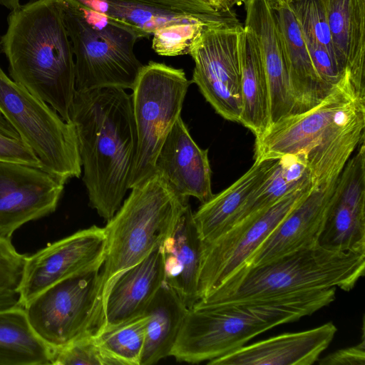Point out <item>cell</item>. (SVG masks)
Here are the masks:
<instances>
[{
    "mask_svg": "<svg viewBox=\"0 0 365 365\" xmlns=\"http://www.w3.org/2000/svg\"><path fill=\"white\" fill-rule=\"evenodd\" d=\"M163 283L164 259L159 246L114 282L105 301L101 330L144 314Z\"/></svg>",
    "mask_w": 365,
    "mask_h": 365,
    "instance_id": "cell-22",
    "label": "cell"
},
{
    "mask_svg": "<svg viewBox=\"0 0 365 365\" xmlns=\"http://www.w3.org/2000/svg\"><path fill=\"white\" fill-rule=\"evenodd\" d=\"M1 37L11 78L66 122L76 93L74 57L63 0H31L11 11Z\"/></svg>",
    "mask_w": 365,
    "mask_h": 365,
    "instance_id": "cell-2",
    "label": "cell"
},
{
    "mask_svg": "<svg viewBox=\"0 0 365 365\" xmlns=\"http://www.w3.org/2000/svg\"><path fill=\"white\" fill-rule=\"evenodd\" d=\"M211 7L225 14L235 13L232 10L236 5H241L246 0H202Z\"/></svg>",
    "mask_w": 365,
    "mask_h": 365,
    "instance_id": "cell-37",
    "label": "cell"
},
{
    "mask_svg": "<svg viewBox=\"0 0 365 365\" xmlns=\"http://www.w3.org/2000/svg\"><path fill=\"white\" fill-rule=\"evenodd\" d=\"M339 68L365 97V0H324Z\"/></svg>",
    "mask_w": 365,
    "mask_h": 365,
    "instance_id": "cell-23",
    "label": "cell"
},
{
    "mask_svg": "<svg viewBox=\"0 0 365 365\" xmlns=\"http://www.w3.org/2000/svg\"><path fill=\"white\" fill-rule=\"evenodd\" d=\"M312 180L269 207L237 222L210 243H203L198 279L199 300L207 297L238 270L279 223L309 192Z\"/></svg>",
    "mask_w": 365,
    "mask_h": 365,
    "instance_id": "cell-10",
    "label": "cell"
},
{
    "mask_svg": "<svg viewBox=\"0 0 365 365\" xmlns=\"http://www.w3.org/2000/svg\"><path fill=\"white\" fill-rule=\"evenodd\" d=\"M335 297L336 287H331L271 298L195 304L185 315L170 356L180 362H208L273 327L314 314Z\"/></svg>",
    "mask_w": 365,
    "mask_h": 365,
    "instance_id": "cell-3",
    "label": "cell"
},
{
    "mask_svg": "<svg viewBox=\"0 0 365 365\" xmlns=\"http://www.w3.org/2000/svg\"><path fill=\"white\" fill-rule=\"evenodd\" d=\"M245 25L257 41L267 79L270 125L291 115L294 107L285 53L269 0H246Z\"/></svg>",
    "mask_w": 365,
    "mask_h": 365,
    "instance_id": "cell-19",
    "label": "cell"
},
{
    "mask_svg": "<svg viewBox=\"0 0 365 365\" xmlns=\"http://www.w3.org/2000/svg\"><path fill=\"white\" fill-rule=\"evenodd\" d=\"M0 4L12 11L21 4L19 0H0Z\"/></svg>",
    "mask_w": 365,
    "mask_h": 365,
    "instance_id": "cell-39",
    "label": "cell"
},
{
    "mask_svg": "<svg viewBox=\"0 0 365 365\" xmlns=\"http://www.w3.org/2000/svg\"><path fill=\"white\" fill-rule=\"evenodd\" d=\"M0 133L14 138H21L16 129L0 112Z\"/></svg>",
    "mask_w": 365,
    "mask_h": 365,
    "instance_id": "cell-38",
    "label": "cell"
},
{
    "mask_svg": "<svg viewBox=\"0 0 365 365\" xmlns=\"http://www.w3.org/2000/svg\"><path fill=\"white\" fill-rule=\"evenodd\" d=\"M188 309L163 283L145 312L148 320L140 365L154 364L170 356Z\"/></svg>",
    "mask_w": 365,
    "mask_h": 365,
    "instance_id": "cell-26",
    "label": "cell"
},
{
    "mask_svg": "<svg viewBox=\"0 0 365 365\" xmlns=\"http://www.w3.org/2000/svg\"><path fill=\"white\" fill-rule=\"evenodd\" d=\"M208 26L215 25L195 19L171 23L153 33L152 48L156 53L163 56L189 54Z\"/></svg>",
    "mask_w": 365,
    "mask_h": 365,
    "instance_id": "cell-31",
    "label": "cell"
},
{
    "mask_svg": "<svg viewBox=\"0 0 365 365\" xmlns=\"http://www.w3.org/2000/svg\"><path fill=\"white\" fill-rule=\"evenodd\" d=\"M75 1L96 11L128 24L140 31L143 38L149 37L156 30L171 23L186 19H195L192 16L163 13L140 5L109 0Z\"/></svg>",
    "mask_w": 365,
    "mask_h": 365,
    "instance_id": "cell-30",
    "label": "cell"
},
{
    "mask_svg": "<svg viewBox=\"0 0 365 365\" xmlns=\"http://www.w3.org/2000/svg\"><path fill=\"white\" fill-rule=\"evenodd\" d=\"M148 316L146 313L101 330L95 338L117 365H140Z\"/></svg>",
    "mask_w": 365,
    "mask_h": 365,
    "instance_id": "cell-29",
    "label": "cell"
},
{
    "mask_svg": "<svg viewBox=\"0 0 365 365\" xmlns=\"http://www.w3.org/2000/svg\"><path fill=\"white\" fill-rule=\"evenodd\" d=\"M362 106H365V97L344 77L317 106L282 118L255 138V161L277 160L284 155L309 150Z\"/></svg>",
    "mask_w": 365,
    "mask_h": 365,
    "instance_id": "cell-12",
    "label": "cell"
},
{
    "mask_svg": "<svg viewBox=\"0 0 365 365\" xmlns=\"http://www.w3.org/2000/svg\"><path fill=\"white\" fill-rule=\"evenodd\" d=\"M63 1L74 57L76 91L102 87L132 90L143 66L134 52L143 34L75 0Z\"/></svg>",
    "mask_w": 365,
    "mask_h": 365,
    "instance_id": "cell-6",
    "label": "cell"
},
{
    "mask_svg": "<svg viewBox=\"0 0 365 365\" xmlns=\"http://www.w3.org/2000/svg\"><path fill=\"white\" fill-rule=\"evenodd\" d=\"M65 182L42 168L0 161V237L53 212Z\"/></svg>",
    "mask_w": 365,
    "mask_h": 365,
    "instance_id": "cell-14",
    "label": "cell"
},
{
    "mask_svg": "<svg viewBox=\"0 0 365 365\" xmlns=\"http://www.w3.org/2000/svg\"><path fill=\"white\" fill-rule=\"evenodd\" d=\"M101 269L67 277L47 287L25 306L28 319L48 346L59 347L96 335L103 324Z\"/></svg>",
    "mask_w": 365,
    "mask_h": 365,
    "instance_id": "cell-9",
    "label": "cell"
},
{
    "mask_svg": "<svg viewBox=\"0 0 365 365\" xmlns=\"http://www.w3.org/2000/svg\"><path fill=\"white\" fill-rule=\"evenodd\" d=\"M191 83L182 68L155 61L141 68L130 95L138 143L129 189L155 174L157 156Z\"/></svg>",
    "mask_w": 365,
    "mask_h": 365,
    "instance_id": "cell-8",
    "label": "cell"
},
{
    "mask_svg": "<svg viewBox=\"0 0 365 365\" xmlns=\"http://www.w3.org/2000/svg\"><path fill=\"white\" fill-rule=\"evenodd\" d=\"M339 175L317 245L334 251L365 254V144Z\"/></svg>",
    "mask_w": 365,
    "mask_h": 365,
    "instance_id": "cell-15",
    "label": "cell"
},
{
    "mask_svg": "<svg viewBox=\"0 0 365 365\" xmlns=\"http://www.w3.org/2000/svg\"><path fill=\"white\" fill-rule=\"evenodd\" d=\"M26 258L17 252L11 238L0 237V295L19 294Z\"/></svg>",
    "mask_w": 365,
    "mask_h": 365,
    "instance_id": "cell-34",
    "label": "cell"
},
{
    "mask_svg": "<svg viewBox=\"0 0 365 365\" xmlns=\"http://www.w3.org/2000/svg\"><path fill=\"white\" fill-rule=\"evenodd\" d=\"M337 331L332 322L312 329L285 333L243 346L209 365H311L319 359Z\"/></svg>",
    "mask_w": 365,
    "mask_h": 365,
    "instance_id": "cell-18",
    "label": "cell"
},
{
    "mask_svg": "<svg viewBox=\"0 0 365 365\" xmlns=\"http://www.w3.org/2000/svg\"><path fill=\"white\" fill-rule=\"evenodd\" d=\"M164 284L191 309L199 301L198 279L203 242L189 203L182 210L171 235L163 242Z\"/></svg>",
    "mask_w": 365,
    "mask_h": 365,
    "instance_id": "cell-21",
    "label": "cell"
},
{
    "mask_svg": "<svg viewBox=\"0 0 365 365\" xmlns=\"http://www.w3.org/2000/svg\"><path fill=\"white\" fill-rule=\"evenodd\" d=\"M155 172L180 198H197L202 204L213 196L208 150L191 137L181 116L175 121L157 156Z\"/></svg>",
    "mask_w": 365,
    "mask_h": 365,
    "instance_id": "cell-17",
    "label": "cell"
},
{
    "mask_svg": "<svg viewBox=\"0 0 365 365\" xmlns=\"http://www.w3.org/2000/svg\"><path fill=\"white\" fill-rule=\"evenodd\" d=\"M364 322L361 341L356 345L339 349L319 361L320 365H365Z\"/></svg>",
    "mask_w": 365,
    "mask_h": 365,
    "instance_id": "cell-36",
    "label": "cell"
},
{
    "mask_svg": "<svg viewBox=\"0 0 365 365\" xmlns=\"http://www.w3.org/2000/svg\"><path fill=\"white\" fill-rule=\"evenodd\" d=\"M89 205L109 220L128 188L138 137L130 95L102 87L75 93L70 110Z\"/></svg>",
    "mask_w": 365,
    "mask_h": 365,
    "instance_id": "cell-1",
    "label": "cell"
},
{
    "mask_svg": "<svg viewBox=\"0 0 365 365\" xmlns=\"http://www.w3.org/2000/svg\"><path fill=\"white\" fill-rule=\"evenodd\" d=\"M52 347L31 327L23 307L0 310V365L51 364Z\"/></svg>",
    "mask_w": 365,
    "mask_h": 365,
    "instance_id": "cell-27",
    "label": "cell"
},
{
    "mask_svg": "<svg viewBox=\"0 0 365 365\" xmlns=\"http://www.w3.org/2000/svg\"><path fill=\"white\" fill-rule=\"evenodd\" d=\"M0 161L22 163L42 168L31 148L21 139L0 133Z\"/></svg>",
    "mask_w": 365,
    "mask_h": 365,
    "instance_id": "cell-35",
    "label": "cell"
},
{
    "mask_svg": "<svg viewBox=\"0 0 365 365\" xmlns=\"http://www.w3.org/2000/svg\"><path fill=\"white\" fill-rule=\"evenodd\" d=\"M242 110L238 123L255 138L270 125V103L267 79L257 41L245 26L240 40Z\"/></svg>",
    "mask_w": 365,
    "mask_h": 365,
    "instance_id": "cell-25",
    "label": "cell"
},
{
    "mask_svg": "<svg viewBox=\"0 0 365 365\" xmlns=\"http://www.w3.org/2000/svg\"><path fill=\"white\" fill-rule=\"evenodd\" d=\"M3 52L0 41V54ZM0 112L39 159L42 169L66 183L82 167L73 123L9 78L0 66Z\"/></svg>",
    "mask_w": 365,
    "mask_h": 365,
    "instance_id": "cell-7",
    "label": "cell"
},
{
    "mask_svg": "<svg viewBox=\"0 0 365 365\" xmlns=\"http://www.w3.org/2000/svg\"><path fill=\"white\" fill-rule=\"evenodd\" d=\"M311 180L312 175L305 151L284 155L277 159L272 169L250 195L232 225L269 207Z\"/></svg>",
    "mask_w": 365,
    "mask_h": 365,
    "instance_id": "cell-28",
    "label": "cell"
},
{
    "mask_svg": "<svg viewBox=\"0 0 365 365\" xmlns=\"http://www.w3.org/2000/svg\"><path fill=\"white\" fill-rule=\"evenodd\" d=\"M275 161H255L238 180L222 192L213 195L193 213L203 243L215 240L234 224L245 204L268 175Z\"/></svg>",
    "mask_w": 365,
    "mask_h": 365,
    "instance_id": "cell-24",
    "label": "cell"
},
{
    "mask_svg": "<svg viewBox=\"0 0 365 365\" xmlns=\"http://www.w3.org/2000/svg\"><path fill=\"white\" fill-rule=\"evenodd\" d=\"M53 365H117L99 346L95 335L77 339L59 347H52Z\"/></svg>",
    "mask_w": 365,
    "mask_h": 365,
    "instance_id": "cell-33",
    "label": "cell"
},
{
    "mask_svg": "<svg viewBox=\"0 0 365 365\" xmlns=\"http://www.w3.org/2000/svg\"><path fill=\"white\" fill-rule=\"evenodd\" d=\"M188 200L179 197L158 173L131 188L104 227L106 247L101 268V302L116 279L137 264L171 235Z\"/></svg>",
    "mask_w": 365,
    "mask_h": 365,
    "instance_id": "cell-5",
    "label": "cell"
},
{
    "mask_svg": "<svg viewBox=\"0 0 365 365\" xmlns=\"http://www.w3.org/2000/svg\"><path fill=\"white\" fill-rule=\"evenodd\" d=\"M281 36L294 107L292 114L305 112L320 103L335 87L318 75L299 25L286 0H269Z\"/></svg>",
    "mask_w": 365,
    "mask_h": 365,
    "instance_id": "cell-20",
    "label": "cell"
},
{
    "mask_svg": "<svg viewBox=\"0 0 365 365\" xmlns=\"http://www.w3.org/2000/svg\"><path fill=\"white\" fill-rule=\"evenodd\" d=\"M286 1L299 25L306 43L320 46L335 57L324 0Z\"/></svg>",
    "mask_w": 365,
    "mask_h": 365,
    "instance_id": "cell-32",
    "label": "cell"
},
{
    "mask_svg": "<svg viewBox=\"0 0 365 365\" xmlns=\"http://www.w3.org/2000/svg\"><path fill=\"white\" fill-rule=\"evenodd\" d=\"M339 176L312 179L308 195L279 223L245 266L264 264L317 245Z\"/></svg>",
    "mask_w": 365,
    "mask_h": 365,
    "instance_id": "cell-16",
    "label": "cell"
},
{
    "mask_svg": "<svg viewBox=\"0 0 365 365\" xmlns=\"http://www.w3.org/2000/svg\"><path fill=\"white\" fill-rule=\"evenodd\" d=\"M240 24L208 26L190 51L192 83L223 118L237 122L242 110Z\"/></svg>",
    "mask_w": 365,
    "mask_h": 365,
    "instance_id": "cell-11",
    "label": "cell"
},
{
    "mask_svg": "<svg viewBox=\"0 0 365 365\" xmlns=\"http://www.w3.org/2000/svg\"><path fill=\"white\" fill-rule=\"evenodd\" d=\"M106 247L104 227L92 225L27 256L19 292L22 307L59 281L100 269Z\"/></svg>",
    "mask_w": 365,
    "mask_h": 365,
    "instance_id": "cell-13",
    "label": "cell"
},
{
    "mask_svg": "<svg viewBox=\"0 0 365 365\" xmlns=\"http://www.w3.org/2000/svg\"><path fill=\"white\" fill-rule=\"evenodd\" d=\"M364 269L365 254L329 250L316 245L264 264L245 266L195 304L271 298L331 287L349 292L364 275Z\"/></svg>",
    "mask_w": 365,
    "mask_h": 365,
    "instance_id": "cell-4",
    "label": "cell"
}]
</instances>
